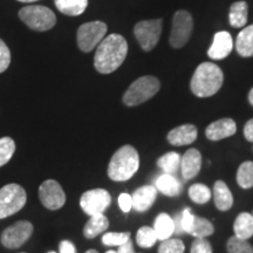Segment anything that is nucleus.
Wrapping results in <instances>:
<instances>
[{"label": "nucleus", "mask_w": 253, "mask_h": 253, "mask_svg": "<svg viewBox=\"0 0 253 253\" xmlns=\"http://www.w3.org/2000/svg\"><path fill=\"white\" fill-rule=\"evenodd\" d=\"M21 253H25V252H21Z\"/></svg>", "instance_id": "obj_48"}, {"label": "nucleus", "mask_w": 253, "mask_h": 253, "mask_svg": "<svg viewBox=\"0 0 253 253\" xmlns=\"http://www.w3.org/2000/svg\"><path fill=\"white\" fill-rule=\"evenodd\" d=\"M18 1H20V2H33V1H37V0H18Z\"/></svg>", "instance_id": "obj_44"}, {"label": "nucleus", "mask_w": 253, "mask_h": 253, "mask_svg": "<svg viewBox=\"0 0 253 253\" xmlns=\"http://www.w3.org/2000/svg\"><path fill=\"white\" fill-rule=\"evenodd\" d=\"M86 253H99V252H97L96 250H88Z\"/></svg>", "instance_id": "obj_45"}, {"label": "nucleus", "mask_w": 253, "mask_h": 253, "mask_svg": "<svg viewBox=\"0 0 253 253\" xmlns=\"http://www.w3.org/2000/svg\"><path fill=\"white\" fill-rule=\"evenodd\" d=\"M106 253H118V252H115V251H108V252H106Z\"/></svg>", "instance_id": "obj_46"}, {"label": "nucleus", "mask_w": 253, "mask_h": 253, "mask_svg": "<svg viewBox=\"0 0 253 253\" xmlns=\"http://www.w3.org/2000/svg\"><path fill=\"white\" fill-rule=\"evenodd\" d=\"M202 167V155L199 150L191 148L186 150L185 154L181 157V169L183 178L192 179L198 175Z\"/></svg>", "instance_id": "obj_15"}, {"label": "nucleus", "mask_w": 253, "mask_h": 253, "mask_svg": "<svg viewBox=\"0 0 253 253\" xmlns=\"http://www.w3.org/2000/svg\"><path fill=\"white\" fill-rule=\"evenodd\" d=\"M213 199L216 208L220 211L230 210L233 204V197L230 189L223 181H217L213 185Z\"/></svg>", "instance_id": "obj_19"}, {"label": "nucleus", "mask_w": 253, "mask_h": 253, "mask_svg": "<svg viewBox=\"0 0 253 253\" xmlns=\"http://www.w3.org/2000/svg\"><path fill=\"white\" fill-rule=\"evenodd\" d=\"M161 84L157 78L145 75L132 82L123 95V102L128 107L142 104L158 93Z\"/></svg>", "instance_id": "obj_4"}, {"label": "nucleus", "mask_w": 253, "mask_h": 253, "mask_svg": "<svg viewBox=\"0 0 253 253\" xmlns=\"http://www.w3.org/2000/svg\"><path fill=\"white\" fill-rule=\"evenodd\" d=\"M249 6L246 1H236L231 5L229 20L231 26L235 28L244 27L248 23Z\"/></svg>", "instance_id": "obj_25"}, {"label": "nucleus", "mask_w": 253, "mask_h": 253, "mask_svg": "<svg viewBox=\"0 0 253 253\" xmlns=\"http://www.w3.org/2000/svg\"><path fill=\"white\" fill-rule=\"evenodd\" d=\"M48 253H55V252H53V251H50V252H48Z\"/></svg>", "instance_id": "obj_47"}, {"label": "nucleus", "mask_w": 253, "mask_h": 253, "mask_svg": "<svg viewBox=\"0 0 253 253\" xmlns=\"http://www.w3.org/2000/svg\"><path fill=\"white\" fill-rule=\"evenodd\" d=\"M118 253H135L134 252V246H132V242L130 239L128 242H126L125 244L120 245Z\"/></svg>", "instance_id": "obj_41"}, {"label": "nucleus", "mask_w": 253, "mask_h": 253, "mask_svg": "<svg viewBox=\"0 0 253 253\" xmlns=\"http://www.w3.org/2000/svg\"><path fill=\"white\" fill-rule=\"evenodd\" d=\"M162 33V19L143 20L136 24L134 34L140 43L141 48L145 52H150L156 47Z\"/></svg>", "instance_id": "obj_9"}, {"label": "nucleus", "mask_w": 253, "mask_h": 253, "mask_svg": "<svg viewBox=\"0 0 253 253\" xmlns=\"http://www.w3.org/2000/svg\"><path fill=\"white\" fill-rule=\"evenodd\" d=\"M233 48V40L229 32L221 31L214 34L212 45L208 50L209 58L212 60H223L230 54Z\"/></svg>", "instance_id": "obj_13"}, {"label": "nucleus", "mask_w": 253, "mask_h": 253, "mask_svg": "<svg viewBox=\"0 0 253 253\" xmlns=\"http://www.w3.org/2000/svg\"><path fill=\"white\" fill-rule=\"evenodd\" d=\"M157 166L163 170L164 173L173 175V173L177 172L178 168L181 167V155L173 153V151L167 153L158 158Z\"/></svg>", "instance_id": "obj_26"}, {"label": "nucleus", "mask_w": 253, "mask_h": 253, "mask_svg": "<svg viewBox=\"0 0 253 253\" xmlns=\"http://www.w3.org/2000/svg\"><path fill=\"white\" fill-rule=\"evenodd\" d=\"M236 131L237 125L232 119H220L208 126L205 135L210 141H220L235 135Z\"/></svg>", "instance_id": "obj_14"}, {"label": "nucleus", "mask_w": 253, "mask_h": 253, "mask_svg": "<svg viewBox=\"0 0 253 253\" xmlns=\"http://www.w3.org/2000/svg\"><path fill=\"white\" fill-rule=\"evenodd\" d=\"M226 249L229 253H253V248L248 240L233 236L227 240Z\"/></svg>", "instance_id": "obj_31"}, {"label": "nucleus", "mask_w": 253, "mask_h": 253, "mask_svg": "<svg viewBox=\"0 0 253 253\" xmlns=\"http://www.w3.org/2000/svg\"><path fill=\"white\" fill-rule=\"evenodd\" d=\"M140 168V156L131 145H123L113 155L108 166V176L115 182L130 179Z\"/></svg>", "instance_id": "obj_3"}, {"label": "nucleus", "mask_w": 253, "mask_h": 253, "mask_svg": "<svg viewBox=\"0 0 253 253\" xmlns=\"http://www.w3.org/2000/svg\"><path fill=\"white\" fill-rule=\"evenodd\" d=\"M153 229L156 233L157 239L163 242V240L171 238V235L175 232V224H173V219L169 214L160 213L155 219Z\"/></svg>", "instance_id": "obj_21"}, {"label": "nucleus", "mask_w": 253, "mask_h": 253, "mask_svg": "<svg viewBox=\"0 0 253 253\" xmlns=\"http://www.w3.org/2000/svg\"><path fill=\"white\" fill-rule=\"evenodd\" d=\"M11 63V52L7 45L0 39V73L5 72Z\"/></svg>", "instance_id": "obj_35"}, {"label": "nucleus", "mask_w": 253, "mask_h": 253, "mask_svg": "<svg viewBox=\"0 0 253 253\" xmlns=\"http://www.w3.org/2000/svg\"><path fill=\"white\" fill-rule=\"evenodd\" d=\"M191 253H212V248L205 238H196L191 245Z\"/></svg>", "instance_id": "obj_36"}, {"label": "nucleus", "mask_w": 253, "mask_h": 253, "mask_svg": "<svg viewBox=\"0 0 253 253\" xmlns=\"http://www.w3.org/2000/svg\"><path fill=\"white\" fill-rule=\"evenodd\" d=\"M27 201L26 191L19 184H7L0 189V219L19 212Z\"/></svg>", "instance_id": "obj_6"}, {"label": "nucleus", "mask_w": 253, "mask_h": 253, "mask_svg": "<svg viewBox=\"0 0 253 253\" xmlns=\"http://www.w3.org/2000/svg\"><path fill=\"white\" fill-rule=\"evenodd\" d=\"M157 237L153 227L143 226L136 233V243L141 248H151L156 243Z\"/></svg>", "instance_id": "obj_30"}, {"label": "nucleus", "mask_w": 253, "mask_h": 253, "mask_svg": "<svg viewBox=\"0 0 253 253\" xmlns=\"http://www.w3.org/2000/svg\"><path fill=\"white\" fill-rule=\"evenodd\" d=\"M194 30V20L188 11H177L172 19V28L169 42L173 48H182L186 45Z\"/></svg>", "instance_id": "obj_8"}, {"label": "nucleus", "mask_w": 253, "mask_h": 253, "mask_svg": "<svg viewBox=\"0 0 253 253\" xmlns=\"http://www.w3.org/2000/svg\"><path fill=\"white\" fill-rule=\"evenodd\" d=\"M119 205L120 209L123 212H129L132 209V199L131 196L128 194H121L119 197Z\"/></svg>", "instance_id": "obj_38"}, {"label": "nucleus", "mask_w": 253, "mask_h": 253, "mask_svg": "<svg viewBox=\"0 0 253 253\" xmlns=\"http://www.w3.org/2000/svg\"><path fill=\"white\" fill-rule=\"evenodd\" d=\"M213 232L214 227L210 220L205 219V218L195 216L194 225H192L190 235L196 237V238H207V237L212 235Z\"/></svg>", "instance_id": "obj_28"}, {"label": "nucleus", "mask_w": 253, "mask_h": 253, "mask_svg": "<svg viewBox=\"0 0 253 253\" xmlns=\"http://www.w3.org/2000/svg\"><path fill=\"white\" fill-rule=\"evenodd\" d=\"M157 197V190L153 185H144L132 194V208L138 212H144L153 207Z\"/></svg>", "instance_id": "obj_16"}, {"label": "nucleus", "mask_w": 253, "mask_h": 253, "mask_svg": "<svg viewBox=\"0 0 253 253\" xmlns=\"http://www.w3.org/2000/svg\"><path fill=\"white\" fill-rule=\"evenodd\" d=\"M224 75L221 69L212 62H203L196 68L190 82L192 93L198 97L212 96L223 86Z\"/></svg>", "instance_id": "obj_2"}, {"label": "nucleus", "mask_w": 253, "mask_h": 253, "mask_svg": "<svg viewBox=\"0 0 253 253\" xmlns=\"http://www.w3.org/2000/svg\"><path fill=\"white\" fill-rule=\"evenodd\" d=\"M197 138V128L194 125H183L172 129L168 134V141L175 147L194 143Z\"/></svg>", "instance_id": "obj_17"}, {"label": "nucleus", "mask_w": 253, "mask_h": 253, "mask_svg": "<svg viewBox=\"0 0 253 253\" xmlns=\"http://www.w3.org/2000/svg\"><path fill=\"white\" fill-rule=\"evenodd\" d=\"M237 183L243 189L253 188V162L251 161L240 164L237 171Z\"/></svg>", "instance_id": "obj_27"}, {"label": "nucleus", "mask_w": 253, "mask_h": 253, "mask_svg": "<svg viewBox=\"0 0 253 253\" xmlns=\"http://www.w3.org/2000/svg\"><path fill=\"white\" fill-rule=\"evenodd\" d=\"M33 233V225L27 220H19L1 233V244L7 249H19Z\"/></svg>", "instance_id": "obj_11"}, {"label": "nucleus", "mask_w": 253, "mask_h": 253, "mask_svg": "<svg viewBox=\"0 0 253 253\" xmlns=\"http://www.w3.org/2000/svg\"><path fill=\"white\" fill-rule=\"evenodd\" d=\"M173 224H175V232L173 233H182L183 230H182V226H181V214H177L175 219H173Z\"/></svg>", "instance_id": "obj_42"}, {"label": "nucleus", "mask_w": 253, "mask_h": 253, "mask_svg": "<svg viewBox=\"0 0 253 253\" xmlns=\"http://www.w3.org/2000/svg\"><path fill=\"white\" fill-rule=\"evenodd\" d=\"M244 136L249 142H253V119L246 122L244 126Z\"/></svg>", "instance_id": "obj_40"}, {"label": "nucleus", "mask_w": 253, "mask_h": 253, "mask_svg": "<svg viewBox=\"0 0 253 253\" xmlns=\"http://www.w3.org/2000/svg\"><path fill=\"white\" fill-rule=\"evenodd\" d=\"M39 197L43 207L48 210H58L66 203L65 191L54 179H47L40 185Z\"/></svg>", "instance_id": "obj_12"}, {"label": "nucleus", "mask_w": 253, "mask_h": 253, "mask_svg": "<svg viewBox=\"0 0 253 253\" xmlns=\"http://www.w3.org/2000/svg\"><path fill=\"white\" fill-rule=\"evenodd\" d=\"M189 196L191 201L195 202V203L205 204L210 201L211 190L207 185L197 183V184L191 185L189 188Z\"/></svg>", "instance_id": "obj_29"}, {"label": "nucleus", "mask_w": 253, "mask_h": 253, "mask_svg": "<svg viewBox=\"0 0 253 253\" xmlns=\"http://www.w3.org/2000/svg\"><path fill=\"white\" fill-rule=\"evenodd\" d=\"M235 236L240 239L249 240L253 236V216L249 212H242L233 224Z\"/></svg>", "instance_id": "obj_23"}, {"label": "nucleus", "mask_w": 253, "mask_h": 253, "mask_svg": "<svg viewBox=\"0 0 253 253\" xmlns=\"http://www.w3.org/2000/svg\"><path fill=\"white\" fill-rule=\"evenodd\" d=\"M15 151V143L11 137L0 138V167L9 162Z\"/></svg>", "instance_id": "obj_32"}, {"label": "nucleus", "mask_w": 253, "mask_h": 253, "mask_svg": "<svg viewBox=\"0 0 253 253\" xmlns=\"http://www.w3.org/2000/svg\"><path fill=\"white\" fill-rule=\"evenodd\" d=\"M128 53L126 40L120 34H110L101 41L94 56V67L101 74H110L122 65Z\"/></svg>", "instance_id": "obj_1"}, {"label": "nucleus", "mask_w": 253, "mask_h": 253, "mask_svg": "<svg viewBox=\"0 0 253 253\" xmlns=\"http://www.w3.org/2000/svg\"><path fill=\"white\" fill-rule=\"evenodd\" d=\"M185 246L179 239H166L158 248V253H184Z\"/></svg>", "instance_id": "obj_34"}, {"label": "nucleus", "mask_w": 253, "mask_h": 253, "mask_svg": "<svg viewBox=\"0 0 253 253\" xmlns=\"http://www.w3.org/2000/svg\"><path fill=\"white\" fill-rule=\"evenodd\" d=\"M60 253H77V249L69 240H62L60 243Z\"/></svg>", "instance_id": "obj_39"}, {"label": "nucleus", "mask_w": 253, "mask_h": 253, "mask_svg": "<svg viewBox=\"0 0 253 253\" xmlns=\"http://www.w3.org/2000/svg\"><path fill=\"white\" fill-rule=\"evenodd\" d=\"M155 184H156V190L168 197H176L182 192L181 183L175 176L169 175V173H163V175L158 176Z\"/></svg>", "instance_id": "obj_18"}, {"label": "nucleus", "mask_w": 253, "mask_h": 253, "mask_svg": "<svg viewBox=\"0 0 253 253\" xmlns=\"http://www.w3.org/2000/svg\"><path fill=\"white\" fill-rule=\"evenodd\" d=\"M56 8L69 17H77L86 11L88 0H54Z\"/></svg>", "instance_id": "obj_24"}, {"label": "nucleus", "mask_w": 253, "mask_h": 253, "mask_svg": "<svg viewBox=\"0 0 253 253\" xmlns=\"http://www.w3.org/2000/svg\"><path fill=\"white\" fill-rule=\"evenodd\" d=\"M107 25L103 21H90L81 25L78 30V46L82 52L89 53L106 38Z\"/></svg>", "instance_id": "obj_7"}, {"label": "nucleus", "mask_w": 253, "mask_h": 253, "mask_svg": "<svg viewBox=\"0 0 253 253\" xmlns=\"http://www.w3.org/2000/svg\"><path fill=\"white\" fill-rule=\"evenodd\" d=\"M112 203V196L104 189H94L86 191L80 198V207L89 216L103 213Z\"/></svg>", "instance_id": "obj_10"}, {"label": "nucleus", "mask_w": 253, "mask_h": 253, "mask_svg": "<svg viewBox=\"0 0 253 253\" xmlns=\"http://www.w3.org/2000/svg\"><path fill=\"white\" fill-rule=\"evenodd\" d=\"M252 216H253V214H252Z\"/></svg>", "instance_id": "obj_49"}, {"label": "nucleus", "mask_w": 253, "mask_h": 253, "mask_svg": "<svg viewBox=\"0 0 253 253\" xmlns=\"http://www.w3.org/2000/svg\"><path fill=\"white\" fill-rule=\"evenodd\" d=\"M236 49L243 58L253 56V25L243 28L236 40Z\"/></svg>", "instance_id": "obj_20"}, {"label": "nucleus", "mask_w": 253, "mask_h": 253, "mask_svg": "<svg viewBox=\"0 0 253 253\" xmlns=\"http://www.w3.org/2000/svg\"><path fill=\"white\" fill-rule=\"evenodd\" d=\"M249 101H250V103L253 106V88L250 90V93H249Z\"/></svg>", "instance_id": "obj_43"}, {"label": "nucleus", "mask_w": 253, "mask_h": 253, "mask_svg": "<svg viewBox=\"0 0 253 253\" xmlns=\"http://www.w3.org/2000/svg\"><path fill=\"white\" fill-rule=\"evenodd\" d=\"M19 18L31 30L38 32L49 31L56 24L54 12L46 6H25L19 11Z\"/></svg>", "instance_id": "obj_5"}, {"label": "nucleus", "mask_w": 253, "mask_h": 253, "mask_svg": "<svg viewBox=\"0 0 253 253\" xmlns=\"http://www.w3.org/2000/svg\"><path fill=\"white\" fill-rule=\"evenodd\" d=\"M109 226V220L103 213L90 216L89 220L87 221L84 229V235L88 239H93L101 233L104 232Z\"/></svg>", "instance_id": "obj_22"}, {"label": "nucleus", "mask_w": 253, "mask_h": 253, "mask_svg": "<svg viewBox=\"0 0 253 253\" xmlns=\"http://www.w3.org/2000/svg\"><path fill=\"white\" fill-rule=\"evenodd\" d=\"M130 239V232H108L102 237V243L107 246H120Z\"/></svg>", "instance_id": "obj_33"}, {"label": "nucleus", "mask_w": 253, "mask_h": 253, "mask_svg": "<svg viewBox=\"0 0 253 253\" xmlns=\"http://www.w3.org/2000/svg\"><path fill=\"white\" fill-rule=\"evenodd\" d=\"M194 219L195 214L191 213V210L190 209H184L183 212L181 213V226L183 232L190 233L191 232L192 225H194Z\"/></svg>", "instance_id": "obj_37"}]
</instances>
